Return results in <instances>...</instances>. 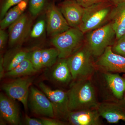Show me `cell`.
<instances>
[{"mask_svg":"<svg viewBox=\"0 0 125 125\" xmlns=\"http://www.w3.org/2000/svg\"><path fill=\"white\" fill-rule=\"evenodd\" d=\"M91 79L76 81L67 91L70 111L98 108L99 103Z\"/></svg>","mask_w":125,"mask_h":125,"instance_id":"6da1fadb","label":"cell"},{"mask_svg":"<svg viewBox=\"0 0 125 125\" xmlns=\"http://www.w3.org/2000/svg\"><path fill=\"white\" fill-rule=\"evenodd\" d=\"M114 6L108 0L84 8L79 29L85 34L107 23Z\"/></svg>","mask_w":125,"mask_h":125,"instance_id":"7a4b0ae2","label":"cell"},{"mask_svg":"<svg viewBox=\"0 0 125 125\" xmlns=\"http://www.w3.org/2000/svg\"><path fill=\"white\" fill-rule=\"evenodd\" d=\"M84 45L94 58H97L116 40V34L111 22L103 26L87 33Z\"/></svg>","mask_w":125,"mask_h":125,"instance_id":"3957f363","label":"cell"},{"mask_svg":"<svg viewBox=\"0 0 125 125\" xmlns=\"http://www.w3.org/2000/svg\"><path fill=\"white\" fill-rule=\"evenodd\" d=\"M73 80L91 79L97 70L94 58L85 45L67 58Z\"/></svg>","mask_w":125,"mask_h":125,"instance_id":"277c9868","label":"cell"},{"mask_svg":"<svg viewBox=\"0 0 125 125\" xmlns=\"http://www.w3.org/2000/svg\"><path fill=\"white\" fill-rule=\"evenodd\" d=\"M85 34L79 29L71 28L53 36L51 43L59 52L58 58H67L84 45Z\"/></svg>","mask_w":125,"mask_h":125,"instance_id":"5b68a950","label":"cell"},{"mask_svg":"<svg viewBox=\"0 0 125 125\" xmlns=\"http://www.w3.org/2000/svg\"><path fill=\"white\" fill-rule=\"evenodd\" d=\"M39 85L53 105L55 117L67 121L70 111L67 92L52 89L42 82L39 83Z\"/></svg>","mask_w":125,"mask_h":125,"instance_id":"8992f818","label":"cell"},{"mask_svg":"<svg viewBox=\"0 0 125 125\" xmlns=\"http://www.w3.org/2000/svg\"><path fill=\"white\" fill-rule=\"evenodd\" d=\"M31 15L24 13L9 27V43L12 47H19L29 36L32 29Z\"/></svg>","mask_w":125,"mask_h":125,"instance_id":"52a82bcc","label":"cell"},{"mask_svg":"<svg viewBox=\"0 0 125 125\" xmlns=\"http://www.w3.org/2000/svg\"><path fill=\"white\" fill-rule=\"evenodd\" d=\"M32 80L29 77L19 78L3 84L2 89L10 98L22 103L25 109L27 110L30 89Z\"/></svg>","mask_w":125,"mask_h":125,"instance_id":"ba28073f","label":"cell"},{"mask_svg":"<svg viewBox=\"0 0 125 125\" xmlns=\"http://www.w3.org/2000/svg\"><path fill=\"white\" fill-rule=\"evenodd\" d=\"M111 47H107L104 53L96 59L95 64L97 70L125 74V57L114 53Z\"/></svg>","mask_w":125,"mask_h":125,"instance_id":"9c48e42d","label":"cell"},{"mask_svg":"<svg viewBox=\"0 0 125 125\" xmlns=\"http://www.w3.org/2000/svg\"><path fill=\"white\" fill-rule=\"evenodd\" d=\"M28 103L32 111L37 115L49 118L55 117L53 105L47 96L33 86L30 89Z\"/></svg>","mask_w":125,"mask_h":125,"instance_id":"30bf717a","label":"cell"},{"mask_svg":"<svg viewBox=\"0 0 125 125\" xmlns=\"http://www.w3.org/2000/svg\"><path fill=\"white\" fill-rule=\"evenodd\" d=\"M46 9V29L48 35L52 37L70 28L54 0L51 1Z\"/></svg>","mask_w":125,"mask_h":125,"instance_id":"8fae6325","label":"cell"},{"mask_svg":"<svg viewBox=\"0 0 125 125\" xmlns=\"http://www.w3.org/2000/svg\"><path fill=\"white\" fill-rule=\"evenodd\" d=\"M104 84L107 93L106 101H119L123 100L125 91V80L119 73L101 72Z\"/></svg>","mask_w":125,"mask_h":125,"instance_id":"7c38bea8","label":"cell"},{"mask_svg":"<svg viewBox=\"0 0 125 125\" xmlns=\"http://www.w3.org/2000/svg\"><path fill=\"white\" fill-rule=\"evenodd\" d=\"M98 110L101 117L108 123L115 124L120 121L125 122V102L123 100L99 103Z\"/></svg>","mask_w":125,"mask_h":125,"instance_id":"4fadbf2b","label":"cell"},{"mask_svg":"<svg viewBox=\"0 0 125 125\" xmlns=\"http://www.w3.org/2000/svg\"><path fill=\"white\" fill-rule=\"evenodd\" d=\"M58 7L70 27L79 29L84 8L75 0H64L59 4Z\"/></svg>","mask_w":125,"mask_h":125,"instance_id":"5bb4252c","label":"cell"},{"mask_svg":"<svg viewBox=\"0 0 125 125\" xmlns=\"http://www.w3.org/2000/svg\"><path fill=\"white\" fill-rule=\"evenodd\" d=\"M101 117L98 108L70 112L67 121L72 125H101Z\"/></svg>","mask_w":125,"mask_h":125,"instance_id":"9a60e30c","label":"cell"},{"mask_svg":"<svg viewBox=\"0 0 125 125\" xmlns=\"http://www.w3.org/2000/svg\"><path fill=\"white\" fill-rule=\"evenodd\" d=\"M14 99L2 94L0 95V113L2 119L12 125L20 123L19 111Z\"/></svg>","mask_w":125,"mask_h":125,"instance_id":"2e32d148","label":"cell"},{"mask_svg":"<svg viewBox=\"0 0 125 125\" xmlns=\"http://www.w3.org/2000/svg\"><path fill=\"white\" fill-rule=\"evenodd\" d=\"M116 34V40L125 35V3L114 6L109 17Z\"/></svg>","mask_w":125,"mask_h":125,"instance_id":"e0dca14e","label":"cell"},{"mask_svg":"<svg viewBox=\"0 0 125 125\" xmlns=\"http://www.w3.org/2000/svg\"><path fill=\"white\" fill-rule=\"evenodd\" d=\"M31 52L24 48L16 47L3 58V66L6 72L15 68L26 58H30Z\"/></svg>","mask_w":125,"mask_h":125,"instance_id":"ac0fdd59","label":"cell"},{"mask_svg":"<svg viewBox=\"0 0 125 125\" xmlns=\"http://www.w3.org/2000/svg\"><path fill=\"white\" fill-rule=\"evenodd\" d=\"M29 0H23L9 10L4 17L1 20L0 29H5L19 19L28 5Z\"/></svg>","mask_w":125,"mask_h":125,"instance_id":"d6986e66","label":"cell"},{"mask_svg":"<svg viewBox=\"0 0 125 125\" xmlns=\"http://www.w3.org/2000/svg\"><path fill=\"white\" fill-rule=\"evenodd\" d=\"M52 73L56 81L63 84H67L73 80L67 58L60 59Z\"/></svg>","mask_w":125,"mask_h":125,"instance_id":"ffe728a7","label":"cell"},{"mask_svg":"<svg viewBox=\"0 0 125 125\" xmlns=\"http://www.w3.org/2000/svg\"><path fill=\"white\" fill-rule=\"evenodd\" d=\"M37 71L34 67L30 58H27L13 69L6 72L4 76L10 78H17L30 75Z\"/></svg>","mask_w":125,"mask_h":125,"instance_id":"44dd1931","label":"cell"},{"mask_svg":"<svg viewBox=\"0 0 125 125\" xmlns=\"http://www.w3.org/2000/svg\"><path fill=\"white\" fill-rule=\"evenodd\" d=\"M59 56V52L56 48L42 49V68L51 67L55 63Z\"/></svg>","mask_w":125,"mask_h":125,"instance_id":"7402d4cb","label":"cell"},{"mask_svg":"<svg viewBox=\"0 0 125 125\" xmlns=\"http://www.w3.org/2000/svg\"><path fill=\"white\" fill-rule=\"evenodd\" d=\"M49 0H29V9L32 16L38 15L49 3Z\"/></svg>","mask_w":125,"mask_h":125,"instance_id":"603a6c76","label":"cell"},{"mask_svg":"<svg viewBox=\"0 0 125 125\" xmlns=\"http://www.w3.org/2000/svg\"><path fill=\"white\" fill-rule=\"evenodd\" d=\"M46 28V24L45 20L42 19L38 21L32 28L30 34L31 38H40L43 35Z\"/></svg>","mask_w":125,"mask_h":125,"instance_id":"cb8c5ba5","label":"cell"},{"mask_svg":"<svg viewBox=\"0 0 125 125\" xmlns=\"http://www.w3.org/2000/svg\"><path fill=\"white\" fill-rule=\"evenodd\" d=\"M42 49H36L31 52L30 60L37 71L42 69Z\"/></svg>","mask_w":125,"mask_h":125,"instance_id":"d4e9b609","label":"cell"},{"mask_svg":"<svg viewBox=\"0 0 125 125\" xmlns=\"http://www.w3.org/2000/svg\"><path fill=\"white\" fill-rule=\"evenodd\" d=\"M111 49L115 54L125 57V35L115 40Z\"/></svg>","mask_w":125,"mask_h":125,"instance_id":"484cf974","label":"cell"},{"mask_svg":"<svg viewBox=\"0 0 125 125\" xmlns=\"http://www.w3.org/2000/svg\"><path fill=\"white\" fill-rule=\"evenodd\" d=\"M23 0H0V20L3 18L7 11Z\"/></svg>","mask_w":125,"mask_h":125,"instance_id":"4316f807","label":"cell"},{"mask_svg":"<svg viewBox=\"0 0 125 125\" xmlns=\"http://www.w3.org/2000/svg\"><path fill=\"white\" fill-rule=\"evenodd\" d=\"M83 8H86L95 4L104 2L109 0H75Z\"/></svg>","mask_w":125,"mask_h":125,"instance_id":"83f0119b","label":"cell"},{"mask_svg":"<svg viewBox=\"0 0 125 125\" xmlns=\"http://www.w3.org/2000/svg\"><path fill=\"white\" fill-rule=\"evenodd\" d=\"M8 38H9V34L5 31L4 29H0V49L1 51L5 47Z\"/></svg>","mask_w":125,"mask_h":125,"instance_id":"f1b7e54d","label":"cell"},{"mask_svg":"<svg viewBox=\"0 0 125 125\" xmlns=\"http://www.w3.org/2000/svg\"><path fill=\"white\" fill-rule=\"evenodd\" d=\"M43 125H63L65 123L62 121L53 118H40Z\"/></svg>","mask_w":125,"mask_h":125,"instance_id":"f546056e","label":"cell"},{"mask_svg":"<svg viewBox=\"0 0 125 125\" xmlns=\"http://www.w3.org/2000/svg\"><path fill=\"white\" fill-rule=\"evenodd\" d=\"M25 121L26 125H43L41 119L32 118L26 115Z\"/></svg>","mask_w":125,"mask_h":125,"instance_id":"4dcf8cb0","label":"cell"},{"mask_svg":"<svg viewBox=\"0 0 125 125\" xmlns=\"http://www.w3.org/2000/svg\"><path fill=\"white\" fill-rule=\"evenodd\" d=\"M4 68L3 66V58L1 57L0 61V79L4 76Z\"/></svg>","mask_w":125,"mask_h":125,"instance_id":"1f68e13d","label":"cell"},{"mask_svg":"<svg viewBox=\"0 0 125 125\" xmlns=\"http://www.w3.org/2000/svg\"><path fill=\"white\" fill-rule=\"evenodd\" d=\"M111 2L114 6L121 4L125 3V0H109Z\"/></svg>","mask_w":125,"mask_h":125,"instance_id":"d6a6232c","label":"cell"},{"mask_svg":"<svg viewBox=\"0 0 125 125\" xmlns=\"http://www.w3.org/2000/svg\"><path fill=\"white\" fill-rule=\"evenodd\" d=\"M122 76H123V77L124 78V79H125V74H123V75H122ZM123 100H124V101H125V94H124V97H123Z\"/></svg>","mask_w":125,"mask_h":125,"instance_id":"836d02e7","label":"cell"}]
</instances>
